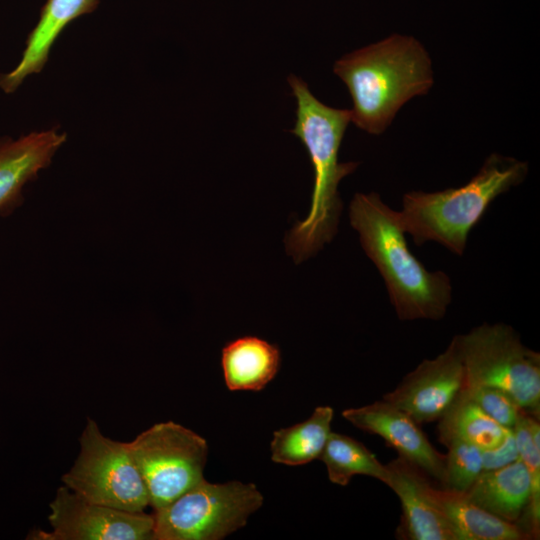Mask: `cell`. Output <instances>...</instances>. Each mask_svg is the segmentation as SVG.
I'll use <instances>...</instances> for the list:
<instances>
[{
    "mask_svg": "<svg viewBox=\"0 0 540 540\" xmlns=\"http://www.w3.org/2000/svg\"><path fill=\"white\" fill-rule=\"evenodd\" d=\"M333 71L351 96V122L372 135L384 133L408 101L427 94L434 84L425 47L400 34L345 54Z\"/></svg>",
    "mask_w": 540,
    "mask_h": 540,
    "instance_id": "obj_1",
    "label": "cell"
},
{
    "mask_svg": "<svg viewBox=\"0 0 540 540\" xmlns=\"http://www.w3.org/2000/svg\"><path fill=\"white\" fill-rule=\"evenodd\" d=\"M288 82L297 101L296 122L291 132L305 146L314 172L309 213L295 223L285 238L286 251L298 264L336 234L342 210L338 185L358 164L339 162V149L351 122L350 110L322 103L296 76L291 75Z\"/></svg>",
    "mask_w": 540,
    "mask_h": 540,
    "instance_id": "obj_2",
    "label": "cell"
},
{
    "mask_svg": "<svg viewBox=\"0 0 540 540\" xmlns=\"http://www.w3.org/2000/svg\"><path fill=\"white\" fill-rule=\"evenodd\" d=\"M350 224L385 283L400 320H440L452 300L443 271H429L409 250L397 211L375 192L356 193L349 206Z\"/></svg>",
    "mask_w": 540,
    "mask_h": 540,
    "instance_id": "obj_3",
    "label": "cell"
},
{
    "mask_svg": "<svg viewBox=\"0 0 540 540\" xmlns=\"http://www.w3.org/2000/svg\"><path fill=\"white\" fill-rule=\"evenodd\" d=\"M528 164L493 153L464 185L436 192L410 191L397 211L405 233L418 246L437 242L456 255H463L469 232L481 220L491 203L522 183Z\"/></svg>",
    "mask_w": 540,
    "mask_h": 540,
    "instance_id": "obj_4",
    "label": "cell"
},
{
    "mask_svg": "<svg viewBox=\"0 0 540 540\" xmlns=\"http://www.w3.org/2000/svg\"><path fill=\"white\" fill-rule=\"evenodd\" d=\"M262 504L253 483L203 479L154 510V540H221L245 526Z\"/></svg>",
    "mask_w": 540,
    "mask_h": 540,
    "instance_id": "obj_5",
    "label": "cell"
},
{
    "mask_svg": "<svg viewBox=\"0 0 540 540\" xmlns=\"http://www.w3.org/2000/svg\"><path fill=\"white\" fill-rule=\"evenodd\" d=\"M466 387L490 386L509 394L528 414L539 415L540 355L506 324L474 327L459 335Z\"/></svg>",
    "mask_w": 540,
    "mask_h": 540,
    "instance_id": "obj_6",
    "label": "cell"
},
{
    "mask_svg": "<svg viewBox=\"0 0 540 540\" xmlns=\"http://www.w3.org/2000/svg\"><path fill=\"white\" fill-rule=\"evenodd\" d=\"M80 452L62 476L64 486L84 499L140 512L149 506L148 493L132 457L129 443L106 437L88 418L79 439Z\"/></svg>",
    "mask_w": 540,
    "mask_h": 540,
    "instance_id": "obj_7",
    "label": "cell"
},
{
    "mask_svg": "<svg viewBox=\"0 0 540 540\" xmlns=\"http://www.w3.org/2000/svg\"><path fill=\"white\" fill-rule=\"evenodd\" d=\"M128 443L154 510L204 479L207 441L178 423H156Z\"/></svg>",
    "mask_w": 540,
    "mask_h": 540,
    "instance_id": "obj_8",
    "label": "cell"
},
{
    "mask_svg": "<svg viewBox=\"0 0 540 540\" xmlns=\"http://www.w3.org/2000/svg\"><path fill=\"white\" fill-rule=\"evenodd\" d=\"M51 532L34 530L36 540H154V515L90 502L66 486L49 504Z\"/></svg>",
    "mask_w": 540,
    "mask_h": 540,
    "instance_id": "obj_9",
    "label": "cell"
},
{
    "mask_svg": "<svg viewBox=\"0 0 540 540\" xmlns=\"http://www.w3.org/2000/svg\"><path fill=\"white\" fill-rule=\"evenodd\" d=\"M466 387L459 335L433 359H424L383 400L418 424L439 420Z\"/></svg>",
    "mask_w": 540,
    "mask_h": 540,
    "instance_id": "obj_10",
    "label": "cell"
},
{
    "mask_svg": "<svg viewBox=\"0 0 540 540\" xmlns=\"http://www.w3.org/2000/svg\"><path fill=\"white\" fill-rule=\"evenodd\" d=\"M342 416L355 427L382 437L400 456L444 483L445 455L432 446L419 424L403 410L381 400L345 409Z\"/></svg>",
    "mask_w": 540,
    "mask_h": 540,
    "instance_id": "obj_11",
    "label": "cell"
},
{
    "mask_svg": "<svg viewBox=\"0 0 540 540\" xmlns=\"http://www.w3.org/2000/svg\"><path fill=\"white\" fill-rule=\"evenodd\" d=\"M385 466V484L396 493L402 505L399 537L409 540H456L434 499L426 473L400 455Z\"/></svg>",
    "mask_w": 540,
    "mask_h": 540,
    "instance_id": "obj_12",
    "label": "cell"
},
{
    "mask_svg": "<svg viewBox=\"0 0 540 540\" xmlns=\"http://www.w3.org/2000/svg\"><path fill=\"white\" fill-rule=\"evenodd\" d=\"M65 141V133L51 129L0 143V212L19 202L24 185L51 163Z\"/></svg>",
    "mask_w": 540,
    "mask_h": 540,
    "instance_id": "obj_13",
    "label": "cell"
},
{
    "mask_svg": "<svg viewBox=\"0 0 540 540\" xmlns=\"http://www.w3.org/2000/svg\"><path fill=\"white\" fill-rule=\"evenodd\" d=\"M99 0H47L40 18L30 32L19 64L0 76V87L6 93L14 92L23 80L42 70L55 40L76 18L93 12Z\"/></svg>",
    "mask_w": 540,
    "mask_h": 540,
    "instance_id": "obj_14",
    "label": "cell"
},
{
    "mask_svg": "<svg viewBox=\"0 0 540 540\" xmlns=\"http://www.w3.org/2000/svg\"><path fill=\"white\" fill-rule=\"evenodd\" d=\"M281 364L278 346L257 336L228 342L221 352L224 381L231 391H260L274 379Z\"/></svg>",
    "mask_w": 540,
    "mask_h": 540,
    "instance_id": "obj_15",
    "label": "cell"
},
{
    "mask_svg": "<svg viewBox=\"0 0 540 540\" xmlns=\"http://www.w3.org/2000/svg\"><path fill=\"white\" fill-rule=\"evenodd\" d=\"M464 494L489 513L517 524L529 501L530 476L519 459L502 468L483 471Z\"/></svg>",
    "mask_w": 540,
    "mask_h": 540,
    "instance_id": "obj_16",
    "label": "cell"
},
{
    "mask_svg": "<svg viewBox=\"0 0 540 540\" xmlns=\"http://www.w3.org/2000/svg\"><path fill=\"white\" fill-rule=\"evenodd\" d=\"M434 499L456 540H523L528 534L471 502L464 493L432 486Z\"/></svg>",
    "mask_w": 540,
    "mask_h": 540,
    "instance_id": "obj_17",
    "label": "cell"
},
{
    "mask_svg": "<svg viewBox=\"0 0 540 540\" xmlns=\"http://www.w3.org/2000/svg\"><path fill=\"white\" fill-rule=\"evenodd\" d=\"M333 416L332 407L318 406L307 420L276 430L270 443L271 460L298 466L319 459L332 432Z\"/></svg>",
    "mask_w": 540,
    "mask_h": 540,
    "instance_id": "obj_18",
    "label": "cell"
},
{
    "mask_svg": "<svg viewBox=\"0 0 540 540\" xmlns=\"http://www.w3.org/2000/svg\"><path fill=\"white\" fill-rule=\"evenodd\" d=\"M439 420L438 435L443 444L460 439L481 450L499 445L511 430L490 418L465 389Z\"/></svg>",
    "mask_w": 540,
    "mask_h": 540,
    "instance_id": "obj_19",
    "label": "cell"
},
{
    "mask_svg": "<svg viewBox=\"0 0 540 540\" xmlns=\"http://www.w3.org/2000/svg\"><path fill=\"white\" fill-rule=\"evenodd\" d=\"M326 466L329 480L346 486L353 476L374 477L383 483L387 469L361 442L347 435L331 432L319 457Z\"/></svg>",
    "mask_w": 540,
    "mask_h": 540,
    "instance_id": "obj_20",
    "label": "cell"
},
{
    "mask_svg": "<svg viewBox=\"0 0 540 540\" xmlns=\"http://www.w3.org/2000/svg\"><path fill=\"white\" fill-rule=\"evenodd\" d=\"M527 414L522 411L512 428L520 460L530 476V497L519 526L529 535L538 536L540 525V444L532 439L527 421Z\"/></svg>",
    "mask_w": 540,
    "mask_h": 540,
    "instance_id": "obj_21",
    "label": "cell"
},
{
    "mask_svg": "<svg viewBox=\"0 0 540 540\" xmlns=\"http://www.w3.org/2000/svg\"><path fill=\"white\" fill-rule=\"evenodd\" d=\"M445 480L443 488L464 493L483 472L481 449L460 439L445 443Z\"/></svg>",
    "mask_w": 540,
    "mask_h": 540,
    "instance_id": "obj_22",
    "label": "cell"
},
{
    "mask_svg": "<svg viewBox=\"0 0 540 540\" xmlns=\"http://www.w3.org/2000/svg\"><path fill=\"white\" fill-rule=\"evenodd\" d=\"M469 397L494 421L512 429L523 411L515 400L501 389L490 386L465 388Z\"/></svg>",
    "mask_w": 540,
    "mask_h": 540,
    "instance_id": "obj_23",
    "label": "cell"
},
{
    "mask_svg": "<svg viewBox=\"0 0 540 540\" xmlns=\"http://www.w3.org/2000/svg\"><path fill=\"white\" fill-rule=\"evenodd\" d=\"M483 471H492L520 459L512 429L503 441L492 448L481 450Z\"/></svg>",
    "mask_w": 540,
    "mask_h": 540,
    "instance_id": "obj_24",
    "label": "cell"
}]
</instances>
